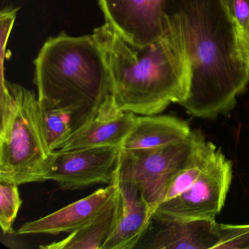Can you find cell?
Listing matches in <instances>:
<instances>
[{
    "label": "cell",
    "instance_id": "6da1fadb",
    "mask_svg": "<svg viewBox=\"0 0 249 249\" xmlns=\"http://www.w3.org/2000/svg\"><path fill=\"white\" fill-rule=\"evenodd\" d=\"M165 23L189 64V91L180 106L202 119L231 110L249 82V69L221 0H167Z\"/></svg>",
    "mask_w": 249,
    "mask_h": 249
},
{
    "label": "cell",
    "instance_id": "7a4b0ae2",
    "mask_svg": "<svg viewBox=\"0 0 249 249\" xmlns=\"http://www.w3.org/2000/svg\"><path fill=\"white\" fill-rule=\"evenodd\" d=\"M93 33L104 51L111 95L119 108L153 116L170 103L180 104L185 100L189 91V64L166 23L160 39L141 47L126 41L107 23Z\"/></svg>",
    "mask_w": 249,
    "mask_h": 249
},
{
    "label": "cell",
    "instance_id": "3957f363",
    "mask_svg": "<svg viewBox=\"0 0 249 249\" xmlns=\"http://www.w3.org/2000/svg\"><path fill=\"white\" fill-rule=\"evenodd\" d=\"M35 84L40 106L72 113L73 130L111 94L104 51L95 35L49 37L35 59Z\"/></svg>",
    "mask_w": 249,
    "mask_h": 249
},
{
    "label": "cell",
    "instance_id": "277c9868",
    "mask_svg": "<svg viewBox=\"0 0 249 249\" xmlns=\"http://www.w3.org/2000/svg\"><path fill=\"white\" fill-rule=\"evenodd\" d=\"M0 181L43 182L53 151L46 141L38 98L1 77Z\"/></svg>",
    "mask_w": 249,
    "mask_h": 249
},
{
    "label": "cell",
    "instance_id": "5b68a950",
    "mask_svg": "<svg viewBox=\"0 0 249 249\" xmlns=\"http://www.w3.org/2000/svg\"><path fill=\"white\" fill-rule=\"evenodd\" d=\"M205 142L200 132L186 140L147 149H123L119 157L116 178L137 186L155 213L169 183L193 158Z\"/></svg>",
    "mask_w": 249,
    "mask_h": 249
},
{
    "label": "cell",
    "instance_id": "8992f818",
    "mask_svg": "<svg viewBox=\"0 0 249 249\" xmlns=\"http://www.w3.org/2000/svg\"><path fill=\"white\" fill-rule=\"evenodd\" d=\"M232 178L231 162L214 145L206 166L183 193L157 207L154 215L183 220H215Z\"/></svg>",
    "mask_w": 249,
    "mask_h": 249
},
{
    "label": "cell",
    "instance_id": "52a82bcc",
    "mask_svg": "<svg viewBox=\"0 0 249 249\" xmlns=\"http://www.w3.org/2000/svg\"><path fill=\"white\" fill-rule=\"evenodd\" d=\"M121 147L53 151L43 180H53L63 190H77L114 181Z\"/></svg>",
    "mask_w": 249,
    "mask_h": 249
},
{
    "label": "cell",
    "instance_id": "ba28073f",
    "mask_svg": "<svg viewBox=\"0 0 249 249\" xmlns=\"http://www.w3.org/2000/svg\"><path fill=\"white\" fill-rule=\"evenodd\" d=\"M167 0H99L106 23L133 46L154 43L165 31Z\"/></svg>",
    "mask_w": 249,
    "mask_h": 249
},
{
    "label": "cell",
    "instance_id": "9c48e42d",
    "mask_svg": "<svg viewBox=\"0 0 249 249\" xmlns=\"http://www.w3.org/2000/svg\"><path fill=\"white\" fill-rule=\"evenodd\" d=\"M136 114L122 110L110 94L94 114L72 131L57 151L98 147H121L136 122Z\"/></svg>",
    "mask_w": 249,
    "mask_h": 249
},
{
    "label": "cell",
    "instance_id": "30bf717a",
    "mask_svg": "<svg viewBox=\"0 0 249 249\" xmlns=\"http://www.w3.org/2000/svg\"><path fill=\"white\" fill-rule=\"evenodd\" d=\"M153 217L154 212L140 189L117 180L114 221L101 249H133L149 228Z\"/></svg>",
    "mask_w": 249,
    "mask_h": 249
},
{
    "label": "cell",
    "instance_id": "8fae6325",
    "mask_svg": "<svg viewBox=\"0 0 249 249\" xmlns=\"http://www.w3.org/2000/svg\"><path fill=\"white\" fill-rule=\"evenodd\" d=\"M117 191V180L97 189L43 218L28 221L17 230V234H59L72 233L89 224L106 209Z\"/></svg>",
    "mask_w": 249,
    "mask_h": 249
},
{
    "label": "cell",
    "instance_id": "7c38bea8",
    "mask_svg": "<svg viewBox=\"0 0 249 249\" xmlns=\"http://www.w3.org/2000/svg\"><path fill=\"white\" fill-rule=\"evenodd\" d=\"M159 228L146 246L151 249H214L219 240L215 220H183L154 215Z\"/></svg>",
    "mask_w": 249,
    "mask_h": 249
},
{
    "label": "cell",
    "instance_id": "4fadbf2b",
    "mask_svg": "<svg viewBox=\"0 0 249 249\" xmlns=\"http://www.w3.org/2000/svg\"><path fill=\"white\" fill-rule=\"evenodd\" d=\"M192 133L186 122L173 116H137L123 149H147L176 143L186 140Z\"/></svg>",
    "mask_w": 249,
    "mask_h": 249
},
{
    "label": "cell",
    "instance_id": "5bb4252c",
    "mask_svg": "<svg viewBox=\"0 0 249 249\" xmlns=\"http://www.w3.org/2000/svg\"><path fill=\"white\" fill-rule=\"evenodd\" d=\"M116 193L106 209L89 224L70 233L68 237L59 241L40 246V248L44 249H101L110 234L114 221Z\"/></svg>",
    "mask_w": 249,
    "mask_h": 249
},
{
    "label": "cell",
    "instance_id": "9a60e30c",
    "mask_svg": "<svg viewBox=\"0 0 249 249\" xmlns=\"http://www.w3.org/2000/svg\"><path fill=\"white\" fill-rule=\"evenodd\" d=\"M214 145L207 141L201 145L190 162L170 180L160 204L178 196L195 183L206 166Z\"/></svg>",
    "mask_w": 249,
    "mask_h": 249
},
{
    "label": "cell",
    "instance_id": "2e32d148",
    "mask_svg": "<svg viewBox=\"0 0 249 249\" xmlns=\"http://www.w3.org/2000/svg\"><path fill=\"white\" fill-rule=\"evenodd\" d=\"M42 124L45 136L52 151H57L73 131L72 113L62 107L40 106Z\"/></svg>",
    "mask_w": 249,
    "mask_h": 249
},
{
    "label": "cell",
    "instance_id": "e0dca14e",
    "mask_svg": "<svg viewBox=\"0 0 249 249\" xmlns=\"http://www.w3.org/2000/svg\"><path fill=\"white\" fill-rule=\"evenodd\" d=\"M21 204L18 185L0 181V226L4 234L14 232L13 226Z\"/></svg>",
    "mask_w": 249,
    "mask_h": 249
},
{
    "label": "cell",
    "instance_id": "ac0fdd59",
    "mask_svg": "<svg viewBox=\"0 0 249 249\" xmlns=\"http://www.w3.org/2000/svg\"><path fill=\"white\" fill-rule=\"evenodd\" d=\"M214 249H249V224H219V240Z\"/></svg>",
    "mask_w": 249,
    "mask_h": 249
},
{
    "label": "cell",
    "instance_id": "d6986e66",
    "mask_svg": "<svg viewBox=\"0 0 249 249\" xmlns=\"http://www.w3.org/2000/svg\"><path fill=\"white\" fill-rule=\"evenodd\" d=\"M237 30L249 25V0H221Z\"/></svg>",
    "mask_w": 249,
    "mask_h": 249
},
{
    "label": "cell",
    "instance_id": "ffe728a7",
    "mask_svg": "<svg viewBox=\"0 0 249 249\" xmlns=\"http://www.w3.org/2000/svg\"><path fill=\"white\" fill-rule=\"evenodd\" d=\"M18 8H5L0 14L1 23V75H4V61L6 56V46L8 37L17 18Z\"/></svg>",
    "mask_w": 249,
    "mask_h": 249
},
{
    "label": "cell",
    "instance_id": "44dd1931",
    "mask_svg": "<svg viewBox=\"0 0 249 249\" xmlns=\"http://www.w3.org/2000/svg\"><path fill=\"white\" fill-rule=\"evenodd\" d=\"M237 37L243 59L249 69V25L243 30H237Z\"/></svg>",
    "mask_w": 249,
    "mask_h": 249
}]
</instances>
